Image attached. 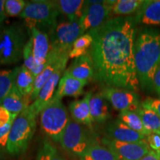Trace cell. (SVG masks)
Listing matches in <instances>:
<instances>
[{
	"mask_svg": "<svg viewBox=\"0 0 160 160\" xmlns=\"http://www.w3.org/2000/svg\"><path fill=\"white\" fill-rule=\"evenodd\" d=\"M60 17L48 34L52 50L60 55L69 56L73 43L85 32L79 21L71 22Z\"/></svg>",
	"mask_w": 160,
	"mask_h": 160,
	"instance_id": "52a82bcc",
	"label": "cell"
},
{
	"mask_svg": "<svg viewBox=\"0 0 160 160\" xmlns=\"http://www.w3.org/2000/svg\"><path fill=\"white\" fill-rule=\"evenodd\" d=\"M104 98L113 108L120 112L123 111H137L141 104L139 97L134 91L114 87H105L101 91Z\"/></svg>",
	"mask_w": 160,
	"mask_h": 160,
	"instance_id": "8fae6325",
	"label": "cell"
},
{
	"mask_svg": "<svg viewBox=\"0 0 160 160\" xmlns=\"http://www.w3.org/2000/svg\"><path fill=\"white\" fill-rule=\"evenodd\" d=\"M37 160H65L57 148L48 140L43 141L38 150Z\"/></svg>",
	"mask_w": 160,
	"mask_h": 160,
	"instance_id": "f546056e",
	"label": "cell"
},
{
	"mask_svg": "<svg viewBox=\"0 0 160 160\" xmlns=\"http://www.w3.org/2000/svg\"><path fill=\"white\" fill-rule=\"evenodd\" d=\"M42 132L56 142H59L71 117L62 99L53 97L39 113Z\"/></svg>",
	"mask_w": 160,
	"mask_h": 160,
	"instance_id": "8992f818",
	"label": "cell"
},
{
	"mask_svg": "<svg viewBox=\"0 0 160 160\" xmlns=\"http://www.w3.org/2000/svg\"><path fill=\"white\" fill-rule=\"evenodd\" d=\"M68 59V56L62 57L53 74L51 76L48 81L45 84L42 88L39 91V95L35 101L33 102L31 105H30V109L37 116L39 114L42 110L45 107V105L53 99L56 93V89L57 88V85H59L60 79L62 78V75L65 71Z\"/></svg>",
	"mask_w": 160,
	"mask_h": 160,
	"instance_id": "7c38bea8",
	"label": "cell"
},
{
	"mask_svg": "<svg viewBox=\"0 0 160 160\" xmlns=\"http://www.w3.org/2000/svg\"><path fill=\"white\" fill-rule=\"evenodd\" d=\"M18 67L13 69H0V103L14 85Z\"/></svg>",
	"mask_w": 160,
	"mask_h": 160,
	"instance_id": "83f0119b",
	"label": "cell"
},
{
	"mask_svg": "<svg viewBox=\"0 0 160 160\" xmlns=\"http://www.w3.org/2000/svg\"><path fill=\"white\" fill-rule=\"evenodd\" d=\"M65 72L73 78L88 82L94 79V68L89 52L74 59Z\"/></svg>",
	"mask_w": 160,
	"mask_h": 160,
	"instance_id": "9a60e30c",
	"label": "cell"
},
{
	"mask_svg": "<svg viewBox=\"0 0 160 160\" xmlns=\"http://www.w3.org/2000/svg\"><path fill=\"white\" fill-rule=\"evenodd\" d=\"M88 83V82L76 79L64 72L53 97L62 99L65 97H79L83 93L84 88Z\"/></svg>",
	"mask_w": 160,
	"mask_h": 160,
	"instance_id": "e0dca14e",
	"label": "cell"
},
{
	"mask_svg": "<svg viewBox=\"0 0 160 160\" xmlns=\"http://www.w3.org/2000/svg\"><path fill=\"white\" fill-rule=\"evenodd\" d=\"M29 35L37 66L42 65L51 50L48 34L37 28H32L29 31Z\"/></svg>",
	"mask_w": 160,
	"mask_h": 160,
	"instance_id": "5bb4252c",
	"label": "cell"
},
{
	"mask_svg": "<svg viewBox=\"0 0 160 160\" xmlns=\"http://www.w3.org/2000/svg\"><path fill=\"white\" fill-rule=\"evenodd\" d=\"M155 133H159V134L160 135V131H157V132H155ZM157 153L159 155V157H160V151H159V152H157Z\"/></svg>",
	"mask_w": 160,
	"mask_h": 160,
	"instance_id": "60d3db41",
	"label": "cell"
},
{
	"mask_svg": "<svg viewBox=\"0 0 160 160\" xmlns=\"http://www.w3.org/2000/svg\"><path fill=\"white\" fill-rule=\"evenodd\" d=\"M118 119L128 126L130 128L141 133L146 137L151 133L145 128L141 118L136 111H123L119 112Z\"/></svg>",
	"mask_w": 160,
	"mask_h": 160,
	"instance_id": "484cf974",
	"label": "cell"
},
{
	"mask_svg": "<svg viewBox=\"0 0 160 160\" xmlns=\"http://www.w3.org/2000/svg\"><path fill=\"white\" fill-rule=\"evenodd\" d=\"M60 14L71 22L79 21L82 15L83 0H53Z\"/></svg>",
	"mask_w": 160,
	"mask_h": 160,
	"instance_id": "44dd1931",
	"label": "cell"
},
{
	"mask_svg": "<svg viewBox=\"0 0 160 160\" xmlns=\"http://www.w3.org/2000/svg\"><path fill=\"white\" fill-rule=\"evenodd\" d=\"M92 95V92H88L82 99L71 102L69 105L72 119L81 125L88 127H91L93 122L90 109V100Z\"/></svg>",
	"mask_w": 160,
	"mask_h": 160,
	"instance_id": "ac0fdd59",
	"label": "cell"
},
{
	"mask_svg": "<svg viewBox=\"0 0 160 160\" xmlns=\"http://www.w3.org/2000/svg\"><path fill=\"white\" fill-rule=\"evenodd\" d=\"M146 139H147L148 144L152 151L157 152V153L160 151V135L159 133L153 132V133H150L146 137Z\"/></svg>",
	"mask_w": 160,
	"mask_h": 160,
	"instance_id": "e575fe53",
	"label": "cell"
},
{
	"mask_svg": "<svg viewBox=\"0 0 160 160\" xmlns=\"http://www.w3.org/2000/svg\"><path fill=\"white\" fill-rule=\"evenodd\" d=\"M105 132L108 139L124 142H139L146 139V137L130 128L119 119L108 124Z\"/></svg>",
	"mask_w": 160,
	"mask_h": 160,
	"instance_id": "4fadbf2b",
	"label": "cell"
},
{
	"mask_svg": "<svg viewBox=\"0 0 160 160\" xmlns=\"http://www.w3.org/2000/svg\"><path fill=\"white\" fill-rule=\"evenodd\" d=\"M59 143L67 153L82 157L94 142L91 139L85 125L77 122L71 118Z\"/></svg>",
	"mask_w": 160,
	"mask_h": 160,
	"instance_id": "ba28073f",
	"label": "cell"
},
{
	"mask_svg": "<svg viewBox=\"0 0 160 160\" xmlns=\"http://www.w3.org/2000/svg\"><path fill=\"white\" fill-rule=\"evenodd\" d=\"M142 107L148 108L155 111L160 117V98H151L146 99L141 103Z\"/></svg>",
	"mask_w": 160,
	"mask_h": 160,
	"instance_id": "836d02e7",
	"label": "cell"
},
{
	"mask_svg": "<svg viewBox=\"0 0 160 160\" xmlns=\"http://www.w3.org/2000/svg\"><path fill=\"white\" fill-rule=\"evenodd\" d=\"M141 160H160V157L157 152L151 151Z\"/></svg>",
	"mask_w": 160,
	"mask_h": 160,
	"instance_id": "74e56055",
	"label": "cell"
},
{
	"mask_svg": "<svg viewBox=\"0 0 160 160\" xmlns=\"http://www.w3.org/2000/svg\"><path fill=\"white\" fill-rule=\"evenodd\" d=\"M92 43H93V37L88 32L84 33L79 37L73 43V47L69 53V58L71 59H77L82 56L85 55L89 52Z\"/></svg>",
	"mask_w": 160,
	"mask_h": 160,
	"instance_id": "f1b7e54d",
	"label": "cell"
},
{
	"mask_svg": "<svg viewBox=\"0 0 160 160\" xmlns=\"http://www.w3.org/2000/svg\"><path fill=\"white\" fill-rule=\"evenodd\" d=\"M22 59L24 62L23 65L25 66L26 68L30 70L31 72L36 68L37 64H36L34 55H33L32 42L31 39H30V37L28 41L26 43L25 48L23 49Z\"/></svg>",
	"mask_w": 160,
	"mask_h": 160,
	"instance_id": "1f68e13d",
	"label": "cell"
},
{
	"mask_svg": "<svg viewBox=\"0 0 160 160\" xmlns=\"http://www.w3.org/2000/svg\"><path fill=\"white\" fill-rule=\"evenodd\" d=\"M81 158L82 160H121L107 147L95 142L90 146Z\"/></svg>",
	"mask_w": 160,
	"mask_h": 160,
	"instance_id": "cb8c5ba5",
	"label": "cell"
},
{
	"mask_svg": "<svg viewBox=\"0 0 160 160\" xmlns=\"http://www.w3.org/2000/svg\"><path fill=\"white\" fill-rule=\"evenodd\" d=\"M102 142L121 160H141L152 151L146 139L139 142H124L105 138Z\"/></svg>",
	"mask_w": 160,
	"mask_h": 160,
	"instance_id": "30bf717a",
	"label": "cell"
},
{
	"mask_svg": "<svg viewBox=\"0 0 160 160\" xmlns=\"http://www.w3.org/2000/svg\"><path fill=\"white\" fill-rule=\"evenodd\" d=\"M144 0H115L112 6V14L117 17H128L137 13Z\"/></svg>",
	"mask_w": 160,
	"mask_h": 160,
	"instance_id": "d4e9b609",
	"label": "cell"
},
{
	"mask_svg": "<svg viewBox=\"0 0 160 160\" xmlns=\"http://www.w3.org/2000/svg\"><path fill=\"white\" fill-rule=\"evenodd\" d=\"M153 89L154 90L156 93L160 97V65L156 72L154 78H153Z\"/></svg>",
	"mask_w": 160,
	"mask_h": 160,
	"instance_id": "8d00e7d4",
	"label": "cell"
},
{
	"mask_svg": "<svg viewBox=\"0 0 160 160\" xmlns=\"http://www.w3.org/2000/svg\"><path fill=\"white\" fill-rule=\"evenodd\" d=\"M29 37L23 22L4 24L0 27V67L19 62Z\"/></svg>",
	"mask_w": 160,
	"mask_h": 160,
	"instance_id": "3957f363",
	"label": "cell"
},
{
	"mask_svg": "<svg viewBox=\"0 0 160 160\" xmlns=\"http://www.w3.org/2000/svg\"><path fill=\"white\" fill-rule=\"evenodd\" d=\"M6 19H7L6 17H1V16H0V27L4 25V23H5V21Z\"/></svg>",
	"mask_w": 160,
	"mask_h": 160,
	"instance_id": "ab89813d",
	"label": "cell"
},
{
	"mask_svg": "<svg viewBox=\"0 0 160 160\" xmlns=\"http://www.w3.org/2000/svg\"><path fill=\"white\" fill-rule=\"evenodd\" d=\"M37 116L28 107L12 124L6 149L11 155L19 156L28 148L37 129Z\"/></svg>",
	"mask_w": 160,
	"mask_h": 160,
	"instance_id": "277c9868",
	"label": "cell"
},
{
	"mask_svg": "<svg viewBox=\"0 0 160 160\" xmlns=\"http://www.w3.org/2000/svg\"><path fill=\"white\" fill-rule=\"evenodd\" d=\"M35 79L36 78L31 71L22 65L18 67L14 86L22 95L25 97H29L31 99V96L34 88Z\"/></svg>",
	"mask_w": 160,
	"mask_h": 160,
	"instance_id": "7402d4cb",
	"label": "cell"
},
{
	"mask_svg": "<svg viewBox=\"0 0 160 160\" xmlns=\"http://www.w3.org/2000/svg\"><path fill=\"white\" fill-rule=\"evenodd\" d=\"M115 0L85 1L79 23L85 32L97 28L111 19L112 6Z\"/></svg>",
	"mask_w": 160,
	"mask_h": 160,
	"instance_id": "9c48e42d",
	"label": "cell"
},
{
	"mask_svg": "<svg viewBox=\"0 0 160 160\" xmlns=\"http://www.w3.org/2000/svg\"><path fill=\"white\" fill-rule=\"evenodd\" d=\"M60 16L53 1L34 0L28 2L19 18L23 20L28 31L32 28H37L48 33Z\"/></svg>",
	"mask_w": 160,
	"mask_h": 160,
	"instance_id": "5b68a950",
	"label": "cell"
},
{
	"mask_svg": "<svg viewBox=\"0 0 160 160\" xmlns=\"http://www.w3.org/2000/svg\"><path fill=\"white\" fill-rule=\"evenodd\" d=\"M27 2L25 0H6L5 13L7 17H19L25 8Z\"/></svg>",
	"mask_w": 160,
	"mask_h": 160,
	"instance_id": "4dcf8cb0",
	"label": "cell"
},
{
	"mask_svg": "<svg viewBox=\"0 0 160 160\" xmlns=\"http://www.w3.org/2000/svg\"><path fill=\"white\" fill-rule=\"evenodd\" d=\"M17 117L18 116L12 114L11 112L0 105V128L13 123Z\"/></svg>",
	"mask_w": 160,
	"mask_h": 160,
	"instance_id": "d6a6232c",
	"label": "cell"
},
{
	"mask_svg": "<svg viewBox=\"0 0 160 160\" xmlns=\"http://www.w3.org/2000/svg\"><path fill=\"white\" fill-rule=\"evenodd\" d=\"M68 55H62L59 56V57L53 59L51 63L49 64L39 76H37L35 79L34 82V88H33V91L31 96V102H34L37 99L38 95H39V91L42 88V87L45 85V84L48 81V79L51 77V76L53 74L59 66L61 59L62 57H65ZM69 57V56H68Z\"/></svg>",
	"mask_w": 160,
	"mask_h": 160,
	"instance_id": "603a6c76",
	"label": "cell"
},
{
	"mask_svg": "<svg viewBox=\"0 0 160 160\" xmlns=\"http://www.w3.org/2000/svg\"><path fill=\"white\" fill-rule=\"evenodd\" d=\"M137 26L134 17L111 18L88 33L94 79L105 87L137 91L139 88L134 61Z\"/></svg>",
	"mask_w": 160,
	"mask_h": 160,
	"instance_id": "6da1fadb",
	"label": "cell"
},
{
	"mask_svg": "<svg viewBox=\"0 0 160 160\" xmlns=\"http://www.w3.org/2000/svg\"><path fill=\"white\" fill-rule=\"evenodd\" d=\"M134 61L139 87L153 89V78L160 65V32L145 29L137 36Z\"/></svg>",
	"mask_w": 160,
	"mask_h": 160,
	"instance_id": "7a4b0ae2",
	"label": "cell"
},
{
	"mask_svg": "<svg viewBox=\"0 0 160 160\" xmlns=\"http://www.w3.org/2000/svg\"><path fill=\"white\" fill-rule=\"evenodd\" d=\"M136 112L139 115L144 127L148 131L153 133L160 131V117L155 111L140 105Z\"/></svg>",
	"mask_w": 160,
	"mask_h": 160,
	"instance_id": "4316f807",
	"label": "cell"
},
{
	"mask_svg": "<svg viewBox=\"0 0 160 160\" xmlns=\"http://www.w3.org/2000/svg\"><path fill=\"white\" fill-rule=\"evenodd\" d=\"M12 124L5 126V127L0 128V150L6 148L8 144V137L10 131H11Z\"/></svg>",
	"mask_w": 160,
	"mask_h": 160,
	"instance_id": "d590c367",
	"label": "cell"
},
{
	"mask_svg": "<svg viewBox=\"0 0 160 160\" xmlns=\"http://www.w3.org/2000/svg\"><path fill=\"white\" fill-rule=\"evenodd\" d=\"M137 25H160V0H145L136 15Z\"/></svg>",
	"mask_w": 160,
	"mask_h": 160,
	"instance_id": "2e32d148",
	"label": "cell"
},
{
	"mask_svg": "<svg viewBox=\"0 0 160 160\" xmlns=\"http://www.w3.org/2000/svg\"><path fill=\"white\" fill-rule=\"evenodd\" d=\"M30 102V98L22 95L13 85V88L2 101L0 105L11 112L12 114L18 116L29 107Z\"/></svg>",
	"mask_w": 160,
	"mask_h": 160,
	"instance_id": "ffe728a7",
	"label": "cell"
},
{
	"mask_svg": "<svg viewBox=\"0 0 160 160\" xmlns=\"http://www.w3.org/2000/svg\"><path fill=\"white\" fill-rule=\"evenodd\" d=\"M5 2L6 0H0V16L7 18L5 13Z\"/></svg>",
	"mask_w": 160,
	"mask_h": 160,
	"instance_id": "f35d334b",
	"label": "cell"
},
{
	"mask_svg": "<svg viewBox=\"0 0 160 160\" xmlns=\"http://www.w3.org/2000/svg\"><path fill=\"white\" fill-rule=\"evenodd\" d=\"M101 92L92 95L90 100L91 115L93 122L104 123L111 117L108 105Z\"/></svg>",
	"mask_w": 160,
	"mask_h": 160,
	"instance_id": "d6986e66",
	"label": "cell"
}]
</instances>
